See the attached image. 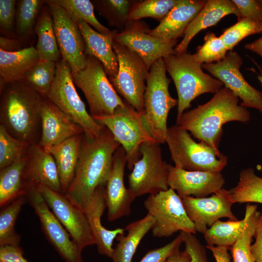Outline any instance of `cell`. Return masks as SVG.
Listing matches in <instances>:
<instances>
[{"instance_id":"obj_1","label":"cell","mask_w":262,"mask_h":262,"mask_svg":"<svg viewBox=\"0 0 262 262\" xmlns=\"http://www.w3.org/2000/svg\"><path fill=\"white\" fill-rule=\"evenodd\" d=\"M238 102L239 98L232 91L222 88L207 102L184 112L176 125L221 155L218 146L223 125L230 121L247 123L250 119L249 111Z\"/></svg>"},{"instance_id":"obj_2","label":"cell","mask_w":262,"mask_h":262,"mask_svg":"<svg viewBox=\"0 0 262 262\" xmlns=\"http://www.w3.org/2000/svg\"><path fill=\"white\" fill-rule=\"evenodd\" d=\"M120 146L104 126L98 137L93 140L86 138L82 142L74 177L65 193L82 210L96 188L105 185L114 154Z\"/></svg>"},{"instance_id":"obj_3","label":"cell","mask_w":262,"mask_h":262,"mask_svg":"<svg viewBox=\"0 0 262 262\" xmlns=\"http://www.w3.org/2000/svg\"><path fill=\"white\" fill-rule=\"evenodd\" d=\"M2 91V125L15 138L25 142L35 131L44 98L24 80L6 84Z\"/></svg>"},{"instance_id":"obj_4","label":"cell","mask_w":262,"mask_h":262,"mask_svg":"<svg viewBox=\"0 0 262 262\" xmlns=\"http://www.w3.org/2000/svg\"><path fill=\"white\" fill-rule=\"evenodd\" d=\"M163 59L177 92V119L196 97L206 93L215 94L222 88L220 81L203 72L202 65L196 60L194 54L174 53Z\"/></svg>"},{"instance_id":"obj_5","label":"cell","mask_w":262,"mask_h":262,"mask_svg":"<svg viewBox=\"0 0 262 262\" xmlns=\"http://www.w3.org/2000/svg\"><path fill=\"white\" fill-rule=\"evenodd\" d=\"M163 58L156 61L149 70L141 112L143 122L152 137L159 144L165 143L168 130L167 117L170 110L178 104L169 92L170 80L166 75Z\"/></svg>"},{"instance_id":"obj_6","label":"cell","mask_w":262,"mask_h":262,"mask_svg":"<svg viewBox=\"0 0 262 262\" xmlns=\"http://www.w3.org/2000/svg\"><path fill=\"white\" fill-rule=\"evenodd\" d=\"M47 98L80 126L87 139H95L101 134L104 126L88 113L76 90L71 67L62 59L57 62L55 78Z\"/></svg>"},{"instance_id":"obj_7","label":"cell","mask_w":262,"mask_h":262,"mask_svg":"<svg viewBox=\"0 0 262 262\" xmlns=\"http://www.w3.org/2000/svg\"><path fill=\"white\" fill-rule=\"evenodd\" d=\"M167 144L175 166L191 171L221 172L228 162L203 142H196L188 131L175 125L168 128Z\"/></svg>"},{"instance_id":"obj_8","label":"cell","mask_w":262,"mask_h":262,"mask_svg":"<svg viewBox=\"0 0 262 262\" xmlns=\"http://www.w3.org/2000/svg\"><path fill=\"white\" fill-rule=\"evenodd\" d=\"M87 56L85 67L72 71L74 83L84 94L92 117L111 115L126 102L114 89L102 63L92 56Z\"/></svg>"},{"instance_id":"obj_9","label":"cell","mask_w":262,"mask_h":262,"mask_svg":"<svg viewBox=\"0 0 262 262\" xmlns=\"http://www.w3.org/2000/svg\"><path fill=\"white\" fill-rule=\"evenodd\" d=\"M93 117L107 128L124 149L130 170L132 169L141 157L142 145L147 142L156 141L145 126L141 112H137L126 102L125 106L117 107L111 115Z\"/></svg>"},{"instance_id":"obj_10","label":"cell","mask_w":262,"mask_h":262,"mask_svg":"<svg viewBox=\"0 0 262 262\" xmlns=\"http://www.w3.org/2000/svg\"><path fill=\"white\" fill-rule=\"evenodd\" d=\"M118 62L117 75L109 80L126 102L138 112L144 108V97L149 70L142 59L124 45L113 42Z\"/></svg>"},{"instance_id":"obj_11","label":"cell","mask_w":262,"mask_h":262,"mask_svg":"<svg viewBox=\"0 0 262 262\" xmlns=\"http://www.w3.org/2000/svg\"><path fill=\"white\" fill-rule=\"evenodd\" d=\"M144 206L155 220L151 229L156 237H168L180 231L196 234L194 224L189 217L182 198L169 188L150 195L144 201Z\"/></svg>"},{"instance_id":"obj_12","label":"cell","mask_w":262,"mask_h":262,"mask_svg":"<svg viewBox=\"0 0 262 262\" xmlns=\"http://www.w3.org/2000/svg\"><path fill=\"white\" fill-rule=\"evenodd\" d=\"M140 152L128 176V188L135 197L168 190V164L163 159L160 144L156 141L145 143Z\"/></svg>"},{"instance_id":"obj_13","label":"cell","mask_w":262,"mask_h":262,"mask_svg":"<svg viewBox=\"0 0 262 262\" xmlns=\"http://www.w3.org/2000/svg\"><path fill=\"white\" fill-rule=\"evenodd\" d=\"M25 196L39 218L46 239L65 262H83L82 251L52 212L36 186L29 185Z\"/></svg>"},{"instance_id":"obj_14","label":"cell","mask_w":262,"mask_h":262,"mask_svg":"<svg viewBox=\"0 0 262 262\" xmlns=\"http://www.w3.org/2000/svg\"><path fill=\"white\" fill-rule=\"evenodd\" d=\"M48 206L82 251L96 241L83 210L62 193L44 185L36 186Z\"/></svg>"},{"instance_id":"obj_15","label":"cell","mask_w":262,"mask_h":262,"mask_svg":"<svg viewBox=\"0 0 262 262\" xmlns=\"http://www.w3.org/2000/svg\"><path fill=\"white\" fill-rule=\"evenodd\" d=\"M53 22L54 31L61 59L70 66L72 72L83 69L87 63L85 43L77 24L66 12L51 0H45Z\"/></svg>"},{"instance_id":"obj_16","label":"cell","mask_w":262,"mask_h":262,"mask_svg":"<svg viewBox=\"0 0 262 262\" xmlns=\"http://www.w3.org/2000/svg\"><path fill=\"white\" fill-rule=\"evenodd\" d=\"M242 64L241 56L235 51H230L222 60L203 64L202 67L242 99V106L256 109L262 113V92L246 81L240 71Z\"/></svg>"},{"instance_id":"obj_17","label":"cell","mask_w":262,"mask_h":262,"mask_svg":"<svg viewBox=\"0 0 262 262\" xmlns=\"http://www.w3.org/2000/svg\"><path fill=\"white\" fill-rule=\"evenodd\" d=\"M146 25L137 21H129L124 29L117 33L114 41L136 53L149 70L158 60L176 53L177 40H166L150 35Z\"/></svg>"},{"instance_id":"obj_18","label":"cell","mask_w":262,"mask_h":262,"mask_svg":"<svg viewBox=\"0 0 262 262\" xmlns=\"http://www.w3.org/2000/svg\"><path fill=\"white\" fill-rule=\"evenodd\" d=\"M181 198L189 217L199 233L204 234L208 227L221 218L238 220L231 211L234 203L229 190L222 188L207 197L189 196Z\"/></svg>"},{"instance_id":"obj_19","label":"cell","mask_w":262,"mask_h":262,"mask_svg":"<svg viewBox=\"0 0 262 262\" xmlns=\"http://www.w3.org/2000/svg\"><path fill=\"white\" fill-rule=\"evenodd\" d=\"M126 164V153L120 146L114 154L111 171L105 183L107 220L110 222L130 214L131 204L136 197L124 183Z\"/></svg>"},{"instance_id":"obj_20","label":"cell","mask_w":262,"mask_h":262,"mask_svg":"<svg viewBox=\"0 0 262 262\" xmlns=\"http://www.w3.org/2000/svg\"><path fill=\"white\" fill-rule=\"evenodd\" d=\"M225 180L221 172L191 171L168 164L169 188L181 197H204L222 188Z\"/></svg>"},{"instance_id":"obj_21","label":"cell","mask_w":262,"mask_h":262,"mask_svg":"<svg viewBox=\"0 0 262 262\" xmlns=\"http://www.w3.org/2000/svg\"><path fill=\"white\" fill-rule=\"evenodd\" d=\"M106 208L105 185L96 188L82 210L96 241L98 253L111 258L114 240L124 234V229L109 230L101 224V218Z\"/></svg>"},{"instance_id":"obj_22","label":"cell","mask_w":262,"mask_h":262,"mask_svg":"<svg viewBox=\"0 0 262 262\" xmlns=\"http://www.w3.org/2000/svg\"><path fill=\"white\" fill-rule=\"evenodd\" d=\"M42 135L39 146L42 147L58 144L83 132L48 99L43 98L40 109Z\"/></svg>"},{"instance_id":"obj_23","label":"cell","mask_w":262,"mask_h":262,"mask_svg":"<svg viewBox=\"0 0 262 262\" xmlns=\"http://www.w3.org/2000/svg\"><path fill=\"white\" fill-rule=\"evenodd\" d=\"M207 0H180L154 29L150 35L166 40H177L184 36L189 23L205 5Z\"/></svg>"},{"instance_id":"obj_24","label":"cell","mask_w":262,"mask_h":262,"mask_svg":"<svg viewBox=\"0 0 262 262\" xmlns=\"http://www.w3.org/2000/svg\"><path fill=\"white\" fill-rule=\"evenodd\" d=\"M76 23L84 39L86 55L95 57L102 63L109 79L115 77L118 72V62L113 42L117 31L104 34L95 30L82 20Z\"/></svg>"},{"instance_id":"obj_25","label":"cell","mask_w":262,"mask_h":262,"mask_svg":"<svg viewBox=\"0 0 262 262\" xmlns=\"http://www.w3.org/2000/svg\"><path fill=\"white\" fill-rule=\"evenodd\" d=\"M234 14L238 19L240 13L232 0H208L197 16L188 25L182 40L175 47L177 54L186 52L191 40L200 31L216 25L223 17Z\"/></svg>"},{"instance_id":"obj_26","label":"cell","mask_w":262,"mask_h":262,"mask_svg":"<svg viewBox=\"0 0 262 262\" xmlns=\"http://www.w3.org/2000/svg\"><path fill=\"white\" fill-rule=\"evenodd\" d=\"M25 176L29 185H44L62 192L58 168L53 156L39 145L33 146L27 160Z\"/></svg>"},{"instance_id":"obj_27","label":"cell","mask_w":262,"mask_h":262,"mask_svg":"<svg viewBox=\"0 0 262 262\" xmlns=\"http://www.w3.org/2000/svg\"><path fill=\"white\" fill-rule=\"evenodd\" d=\"M39 60L33 47L14 52L0 49V91L7 84L23 81L26 73Z\"/></svg>"},{"instance_id":"obj_28","label":"cell","mask_w":262,"mask_h":262,"mask_svg":"<svg viewBox=\"0 0 262 262\" xmlns=\"http://www.w3.org/2000/svg\"><path fill=\"white\" fill-rule=\"evenodd\" d=\"M82 141L80 134L63 142L43 147L54 158L58 168L62 193H65L74 177Z\"/></svg>"},{"instance_id":"obj_29","label":"cell","mask_w":262,"mask_h":262,"mask_svg":"<svg viewBox=\"0 0 262 262\" xmlns=\"http://www.w3.org/2000/svg\"><path fill=\"white\" fill-rule=\"evenodd\" d=\"M257 210V205L248 204L242 220L216 221L204 233L207 246H231L244 233L251 215Z\"/></svg>"},{"instance_id":"obj_30","label":"cell","mask_w":262,"mask_h":262,"mask_svg":"<svg viewBox=\"0 0 262 262\" xmlns=\"http://www.w3.org/2000/svg\"><path fill=\"white\" fill-rule=\"evenodd\" d=\"M27 163V160L22 154L10 165L0 170V208L25 196L28 188L25 176Z\"/></svg>"},{"instance_id":"obj_31","label":"cell","mask_w":262,"mask_h":262,"mask_svg":"<svg viewBox=\"0 0 262 262\" xmlns=\"http://www.w3.org/2000/svg\"><path fill=\"white\" fill-rule=\"evenodd\" d=\"M155 220L149 213L143 218L132 222L125 228L127 234L118 236L119 241L111 257L112 262H132V258L140 242L152 229Z\"/></svg>"},{"instance_id":"obj_32","label":"cell","mask_w":262,"mask_h":262,"mask_svg":"<svg viewBox=\"0 0 262 262\" xmlns=\"http://www.w3.org/2000/svg\"><path fill=\"white\" fill-rule=\"evenodd\" d=\"M35 30L37 36L35 49L40 60L57 63L61 56L54 31L52 17L48 4L43 6L41 10Z\"/></svg>"},{"instance_id":"obj_33","label":"cell","mask_w":262,"mask_h":262,"mask_svg":"<svg viewBox=\"0 0 262 262\" xmlns=\"http://www.w3.org/2000/svg\"><path fill=\"white\" fill-rule=\"evenodd\" d=\"M229 191L234 203L262 204V177L257 176L251 167L243 169L237 184Z\"/></svg>"},{"instance_id":"obj_34","label":"cell","mask_w":262,"mask_h":262,"mask_svg":"<svg viewBox=\"0 0 262 262\" xmlns=\"http://www.w3.org/2000/svg\"><path fill=\"white\" fill-rule=\"evenodd\" d=\"M26 201V196H23L0 208V247L19 246L21 236L16 232L15 227L18 215Z\"/></svg>"},{"instance_id":"obj_35","label":"cell","mask_w":262,"mask_h":262,"mask_svg":"<svg viewBox=\"0 0 262 262\" xmlns=\"http://www.w3.org/2000/svg\"><path fill=\"white\" fill-rule=\"evenodd\" d=\"M51 0L62 7L75 23L79 20H82L100 33L108 34L112 32L96 18L94 11V6L90 0Z\"/></svg>"},{"instance_id":"obj_36","label":"cell","mask_w":262,"mask_h":262,"mask_svg":"<svg viewBox=\"0 0 262 262\" xmlns=\"http://www.w3.org/2000/svg\"><path fill=\"white\" fill-rule=\"evenodd\" d=\"M57 63L39 60L25 75L23 80L42 98H47L55 78Z\"/></svg>"},{"instance_id":"obj_37","label":"cell","mask_w":262,"mask_h":262,"mask_svg":"<svg viewBox=\"0 0 262 262\" xmlns=\"http://www.w3.org/2000/svg\"><path fill=\"white\" fill-rule=\"evenodd\" d=\"M180 0H145L134 2L129 12V21L151 17L161 22Z\"/></svg>"},{"instance_id":"obj_38","label":"cell","mask_w":262,"mask_h":262,"mask_svg":"<svg viewBox=\"0 0 262 262\" xmlns=\"http://www.w3.org/2000/svg\"><path fill=\"white\" fill-rule=\"evenodd\" d=\"M94 6L111 26L125 28L129 21L128 16L133 2L128 0H94Z\"/></svg>"},{"instance_id":"obj_39","label":"cell","mask_w":262,"mask_h":262,"mask_svg":"<svg viewBox=\"0 0 262 262\" xmlns=\"http://www.w3.org/2000/svg\"><path fill=\"white\" fill-rule=\"evenodd\" d=\"M45 0H20L17 2L16 26L17 34L21 37L30 35L35 20Z\"/></svg>"},{"instance_id":"obj_40","label":"cell","mask_w":262,"mask_h":262,"mask_svg":"<svg viewBox=\"0 0 262 262\" xmlns=\"http://www.w3.org/2000/svg\"><path fill=\"white\" fill-rule=\"evenodd\" d=\"M261 213L257 210L252 214L244 233L231 246L233 262H256L250 246Z\"/></svg>"},{"instance_id":"obj_41","label":"cell","mask_w":262,"mask_h":262,"mask_svg":"<svg viewBox=\"0 0 262 262\" xmlns=\"http://www.w3.org/2000/svg\"><path fill=\"white\" fill-rule=\"evenodd\" d=\"M262 33V23L242 17L236 23L226 29L219 37L228 50L231 51L245 37Z\"/></svg>"},{"instance_id":"obj_42","label":"cell","mask_w":262,"mask_h":262,"mask_svg":"<svg viewBox=\"0 0 262 262\" xmlns=\"http://www.w3.org/2000/svg\"><path fill=\"white\" fill-rule=\"evenodd\" d=\"M204 44L194 54L196 60L201 64L218 62L224 59L228 49L220 37L212 32H208L204 38Z\"/></svg>"},{"instance_id":"obj_43","label":"cell","mask_w":262,"mask_h":262,"mask_svg":"<svg viewBox=\"0 0 262 262\" xmlns=\"http://www.w3.org/2000/svg\"><path fill=\"white\" fill-rule=\"evenodd\" d=\"M25 142L19 140L7 131L4 126H0V169L10 165L22 155Z\"/></svg>"},{"instance_id":"obj_44","label":"cell","mask_w":262,"mask_h":262,"mask_svg":"<svg viewBox=\"0 0 262 262\" xmlns=\"http://www.w3.org/2000/svg\"><path fill=\"white\" fill-rule=\"evenodd\" d=\"M183 243L181 232L171 242L158 248L149 250L139 262H167L168 258Z\"/></svg>"},{"instance_id":"obj_45","label":"cell","mask_w":262,"mask_h":262,"mask_svg":"<svg viewBox=\"0 0 262 262\" xmlns=\"http://www.w3.org/2000/svg\"><path fill=\"white\" fill-rule=\"evenodd\" d=\"M185 250L189 253L190 262H210L206 248L201 244L195 234L182 232Z\"/></svg>"},{"instance_id":"obj_46","label":"cell","mask_w":262,"mask_h":262,"mask_svg":"<svg viewBox=\"0 0 262 262\" xmlns=\"http://www.w3.org/2000/svg\"><path fill=\"white\" fill-rule=\"evenodd\" d=\"M232 0L238 8L241 18L262 23V0Z\"/></svg>"},{"instance_id":"obj_47","label":"cell","mask_w":262,"mask_h":262,"mask_svg":"<svg viewBox=\"0 0 262 262\" xmlns=\"http://www.w3.org/2000/svg\"><path fill=\"white\" fill-rule=\"evenodd\" d=\"M16 3L15 0H0V30L5 34H10L13 30Z\"/></svg>"},{"instance_id":"obj_48","label":"cell","mask_w":262,"mask_h":262,"mask_svg":"<svg viewBox=\"0 0 262 262\" xmlns=\"http://www.w3.org/2000/svg\"><path fill=\"white\" fill-rule=\"evenodd\" d=\"M23 255L24 251L19 246L0 247V262H28Z\"/></svg>"},{"instance_id":"obj_49","label":"cell","mask_w":262,"mask_h":262,"mask_svg":"<svg viewBox=\"0 0 262 262\" xmlns=\"http://www.w3.org/2000/svg\"><path fill=\"white\" fill-rule=\"evenodd\" d=\"M254 237L255 240L251 245V252L256 262H262V213L259 217Z\"/></svg>"},{"instance_id":"obj_50","label":"cell","mask_w":262,"mask_h":262,"mask_svg":"<svg viewBox=\"0 0 262 262\" xmlns=\"http://www.w3.org/2000/svg\"><path fill=\"white\" fill-rule=\"evenodd\" d=\"M212 253L216 262H230V257L226 246H206Z\"/></svg>"},{"instance_id":"obj_51","label":"cell","mask_w":262,"mask_h":262,"mask_svg":"<svg viewBox=\"0 0 262 262\" xmlns=\"http://www.w3.org/2000/svg\"><path fill=\"white\" fill-rule=\"evenodd\" d=\"M21 49L19 41L8 37H0V49L8 52H14Z\"/></svg>"},{"instance_id":"obj_52","label":"cell","mask_w":262,"mask_h":262,"mask_svg":"<svg viewBox=\"0 0 262 262\" xmlns=\"http://www.w3.org/2000/svg\"><path fill=\"white\" fill-rule=\"evenodd\" d=\"M191 258L188 252L180 249L174 252L168 259L167 262H190Z\"/></svg>"},{"instance_id":"obj_53","label":"cell","mask_w":262,"mask_h":262,"mask_svg":"<svg viewBox=\"0 0 262 262\" xmlns=\"http://www.w3.org/2000/svg\"><path fill=\"white\" fill-rule=\"evenodd\" d=\"M244 48L258 54L262 58V36L251 43L246 44Z\"/></svg>"},{"instance_id":"obj_54","label":"cell","mask_w":262,"mask_h":262,"mask_svg":"<svg viewBox=\"0 0 262 262\" xmlns=\"http://www.w3.org/2000/svg\"><path fill=\"white\" fill-rule=\"evenodd\" d=\"M253 61L254 62V63L256 64V65L258 66L260 71V74H258V76H257V79L260 82L261 84H262V68L261 67V66L258 65V64L257 63H256L254 60H253Z\"/></svg>"}]
</instances>
